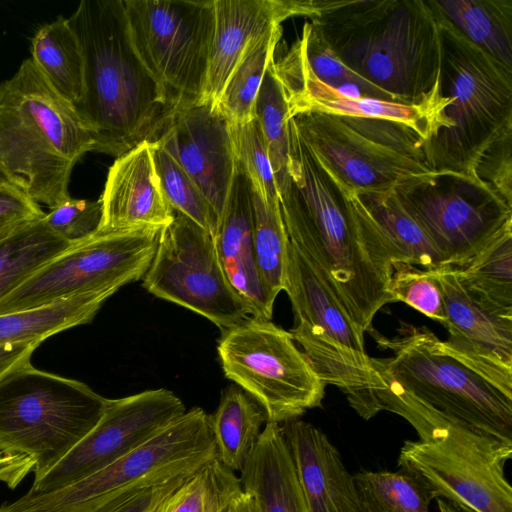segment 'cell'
<instances>
[{"label":"cell","mask_w":512,"mask_h":512,"mask_svg":"<svg viewBox=\"0 0 512 512\" xmlns=\"http://www.w3.org/2000/svg\"><path fill=\"white\" fill-rule=\"evenodd\" d=\"M288 239L319 273L355 325L372 329L376 313L394 302L392 261L354 194L335 184L289 122L287 178L278 192Z\"/></svg>","instance_id":"cell-1"},{"label":"cell","mask_w":512,"mask_h":512,"mask_svg":"<svg viewBox=\"0 0 512 512\" xmlns=\"http://www.w3.org/2000/svg\"><path fill=\"white\" fill-rule=\"evenodd\" d=\"M370 331L390 355L371 357L370 382L346 395L362 418L381 411L397 414L419 440L463 425L512 444V390L458 360L427 327L403 324L392 338Z\"/></svg>","instance_id":"cell-2"},{"label":"cell","mask_w":512,"mask_h":512,"mask_svg":"<svg viewBox=\"0 0 512 512\" xmlns=\"http://www.w3.org/2000/svg\"><path fill=\"white\" fill-rule=\"evenodd\" d=\"M309 18L357 75L395 102L437 115L442 37L434 0H327Z\"/></svg>","instance_id":"cell-3"},{"label":"cell","mask_w":512,"mask_h":512,"mask_svg":"<svg viewBox=\"0 0 512 512\" xmlns=\"http://www.w3.org/2000/svg\"><path fill=\"white\" fill-rule=\"evenodd\" d=\"M67 19L84 67L74 107L95 151L117 158L158 141L175 109L134 48L123 0H82Z\"/></svg>","instance_id":"cell-4"},{"label":"cell","mask_w":512,"mask_h":512,"mask_svg":"<svg viewBox=\"0 0 512 512\" xmlns=\"http://www.w3.org/2000/svg\"><path fill=\"white\" fill-rule=\"evenodd\" d=\"M95 140L75 107L31 58L0 84V173L33 201L55 207L70 195L76 162Z\"/></svg>","instance_id":"cell-5"},{"label":"cell","mask_w":512,"mask_h":512,"mask_svg":"<svg viewBox=\"0 0 512 512\" xmlns=\"http://www.w3.org/2000/svg\"><path fill=\"white\" fill-rule=\"evenodd\" d=\"M439 19L442 108L425 151L434 172L475 178L481 155L512 130V68L471 42L440 12Z\"/></svg>","instance_id":"cell-6"},{"label":"cell","mask_w":512,"mask_h":512,"mask_svg":"<svg viewBox=\"0 0 512 512\" xmlns=\"http://www.w3.org/2000/svg\"><path fill=\"white\" fill-rule=\"evenodd\" d=\"M289 118L345 194L384 193L436 173L426 155L425 139L402 122L315 110Z\"/></svg>","instance_id":"cell-7"},{"label":"cell","mask_w":512,"mask_h":512,"mask_svg":"<svg viewBox=\"0 0 512 512\" xmlns=\"http://www.w3.org/2000/svg\"><path fill=\"white\" fill-rule=\"evenodd\" d=\"M107 401L80 381L21 365L0 377V443L33 458L38 479L96 426Z\"/></svg>","instance_id":"cell-8"},{"label":"cell","mask_w":512,"mask_h":512,"mask_svg":"<svg viewBox=\"0 0 512 512\" xmlns=\"http://www.w3.org/2000/svg\"><path fill=\"white\" fill-rule=\"evenodd\" d=\"M214 458L210 415L193 407L107 467L55 491L27 492L0 512H92L131 489L190 476Z\"/></svg>","instance_id":"cell-9"},{"label":"cell","mask_w":512,"mask_h":512,"mask_svg":"<svg viewBox=\"0 0 512 512\" xmlns=\"http://www.w3.org/2000/svg\"><path fill=\"white\" fill-rule=\"evenodd\" d=\"M222 332L217 351L225 376L262 406L268 422L281 424L321 406L326 385L289 331L250 316Z\"/></svg>","instance_id":"cell-10"},{"label":"cell","mask_w":512,"mask_h":512,"mask_svg":"<svg viewBox=\"0 0 512 512\" xmlns=\"http://www.w3.org/2000/svg\"><path fill=\"white\" fill-rule=\"evenodd\" d=\"M512 444L463 425H450L425 440L406 441L399 468L416 476L433 498L466 512H512L505 465Z\"/></svg>","instance_id":"cell-11"},{"label":"cell","mask_w":512,"mask_h":512,"mask_svg":"<svg viewBox=\"0 0 512 512\" xmlns=\"http://www.w3.org/2000/svg\"><path fill=\"white\" fill-rule=\"evenodd\" d=\"M134 48L174 109L200 103L214 33V0H123Z\"/></svg>","instance_id":"cell-12"},{"label":"cell","mask_w":512,"mask_h":512,"mask_svg":"<svg viewBox=\"0 0 512 512\" xmlns=\"http://www.w3.org/2000/svg\"><path fill=\"white\" fill-rule=\"evenodd\" d=\"M159 229L95 233L72 244L0 300V315L84 294L111 297L142 279L156 251Z\"/></svg>","instance_id":"cell-13"},{"label":"cell","mask_w":512,"mask_h":512,"mask_svg":"<svg viewBox=\"0 0 512 512\" xmlns=\"http://www.w3.org/2000/svg\"><path fill=\"white\" fill-rule=\"evenodd\" d=\"M283 290L294 313V326L289 332L320 380L345 395L366 387L372 371L364 333L290 241Z\"/></svg>","instance_id":"cell-14"},{"label":"cell","mask_w":512,"mask_h":512,"mask_svg":"<svg viewBox=\"0 0 512 512\" xmlns=\"http://www.w3.org/2000/svg\"><path fill=\"white\" fill-rule=\"evenodd\" d=\"M142 279L149 293L207 318L222 331L251 316L223 270L212 234L179 212L161 230Z\"/></svg>","instance_id":"cell-15"},{"label":"cell","mask_w":512,"mask_h":512,"mask_svg":"<svg viewBox=\"0 0 512 512\" xmlns=\"http://www.w3.org/2000/svg\"><path fill=\"white\" fill-rule=\"evenodd\" d=\"M394 190L445 266H464L512 224V205L473 177L435 173Z\"/></svg>","instance_id":"cell-16"},{"label":"cell","mask_w":512,"mask_h":512,"mask_svg":"<svg viewBox=\"0 0 512 512\" xmlns=\"http://www.w3.org/2000/svg\"><path fill=\"white\" fill-rule=\"evenodd\" d=\"M186 412L182 400L160 388L108 399L96 426L53 468L34 482L30 494L61 489L107 467Z\"/></svg>","instance_id":"cell-17"},{"label":"cell","mask_w":512,"mask_h":512,"mask_svg":"<svg viewBox=\"0 0 512 512\" xmlns=\"http://www.w3.org/2000/svg\"><path fill=\"white\" fill-rule=\"evenodd\" d=\"M158 142L194 180L219 224L236 170L229 121L208 102L183 107Z\"/></svg>","instance_id":"cell-18"},{"label":"cell","mask_w":512,"mask_h":512,"mask_svg":"<svg viewBox=\"0 0 512 512\" xmlns=\"http://www.w3.org/2000/svg\"><path fill=\"white\" fill-rule=\"evenodd\" d=\"M441 286L446 349L501 387L512 390V318L482 308L461 284L456 269H434Z\"/></svg>","instance_id":"cell-19"},{"label":"cell","mask_w":512,"mask_h":512,"mask_svg":"<svg viewBox=\"0 0 512 512\" xmlns=\"http://www.w3.org/2000/svg\"><path fill=\"white\" fill-rule=\"evenodd\" d=\"M319 0H214V33L200 103L218 100L249 47L292 16L311 17Z\"/></svg>","instance_id":"cell-20"},{"label":"cell","mask_w":512,"mask_h":512,"mask_svg":"<svg viewBox=\"0 0 512 512\" xmlns=\"http://www.w3.org/2000/svg\"><path fill=\"white\" fill-rule=\"evenodd\" d=\"M99 200L102 215L97 234L162 230L175 217L160 186L150 142L116 158Z\"/></svg>","instance_id":"cell-21"},{"label":"cell","mask_w":512,"mask_h":512,"mask_svg":"<svg viewBox=\"0 0 512 512\" xmlns=\"http://www.w3.org/2000/svg\"><path fill=\"white\" fill-rule=\"evenodd\" d=\"M280 427L310 512H366L353 475L320 429L298 418Z\"/></svg>","instance_id":"cell-22"},{"label":"cell","mask_w":512,"mask_h":512,"mask_svg":"<svg viewBox=\"0 0 512 512\" xmlns=\"http://www.w3.org/2000/svg\"><path fill=\"white\" fill-rule=\"evenodd\" d=\"M274 69L286 93L289 117L299 111L381 118L402 122L426 140L436 112L425 105H408L341 93L318 79L288 50Z\"/></svg>","instance_id":"cell-23"},{"label":"cell","mask_w":512,"mask_h":512,"mask_svg":"<svg viewBox=\"0 0 512 512\" xmlns=\"http://www.w3.org/2000/svg\"><path fill=\"white\" fill-rule=\"evenodd\" d=\"M213 238L223 270L251 316L270 320L274 303L261 282L254 254L253 189L249 178L237 165Z\"/></svg>","instance_id":"cell-24"},{"label":"cell","mask_w":512,"mask_h":512,"mask_svg":"<svg viewBox=\"0 0 512 512\" xmlns=\"http://www.w3.org/2000/svg\"><path fill=\"white\" fill-rule=\"evenodd\" d=\"M240 472L241 487L260 512H310L280 424H265Z\"/></svg>","instance_id":"cell-25"},{"label":"cell","mask_w":512,"mask_h":512,"mask_svg":"<svg viewBox=\"0 0 512 512\" xmlns=\"http://www.w3.org/2000/svg\"><path fill=\"white\" fill-rule=\"evenodd\" d=\"M356 203L394 263L433 270L444 261L433 242L400 201L395 190L357 195Z\"/></svg>","instance_id":"cell-26"},{"label":"cell","mask_w":512,"mask_h":512,"mask_svg":"<svg viewBox=\"0 0 512 512\" xmlns=\"http://www.w3.org/2000/svg\"><path fill=\"white\" fill-rule=\"evenodd\" d=\"M216 458L228 469L241 471L261 433L267 416L262 406L237 385L222 392L210 415Z\"/></svg>","instance_id":"cell-27"},{"label":"cell","mask_w":512,"mask_h":512,"mask_svg":"<svg viewBox=\"0 0 512 512\" xmlns=\"http://www.w3.org/2000/svg\"><path fill=\"white\" fill-rule=\"evenodd\" d=\"M455 269L465 290L482 308L512 318V224Z\"/></svg>","instance_id":"cell-28"},{"label":"cell","mask_w":512,"mask_h":512,"mask_svg":"<svg viewBox=\"0 0 512 512\" xmlns=\"http://www.w3.org/2000/svg\"><path fill=\"white\" fill-rule=\"evenodd\" d=\"M31 59L53 90L75 105L83 92V56L63 16L39 27L31 39Z\"/></svg>","instance_id":"cell-29"},{"label":"cell","mask_w":512,"mask_h":512,"mask_svg":"<svg viewBox=\"0 0 512 512\" xmlns=\"http://www.w3.org/2000/svg\"><path fill=\"white\" fill-rule=\"evenodd\" d=\"M109 297L78 295L55 303L0 315V346L40 344L66 329L90 323Z\"/></svg>","instance_id":"cell-30"},{"label":"cell","mask_w":512,"mask_h":512,"mask_svg":"<svg viewBox=\"0 0 512 512\" xmlns=\"http://www.w3.org/2000/svg\"><path fill=\"white\" fill-rule=\"evenodd\" d=\"M471 42L512 68V0H434Z\"/></svg>","instance_id":"cell-31"},{"label":"cell","mask_w":512,"mask_h":512,"mask_svg":"<svg viewBox=\"0 0 512 512\" xmlns=\"http://www.w3.org/2000/svg\"><path fill=\"white\" fill-rule=\"evenodd\" d=\"M72 244L42 220L0 242V300Z\"/></svg>","instance_id":"cell-32"},{"label":"cell","mask_w":512,"mask_h":512,"mask_svg":"<svg viewBox=\"0 0 512 512\" xmlns=\"http://www.w3.org/2000/svg\"><path fill=\"white\" fill-rule=\"evenodd\" d=\"M281 34L282 27L278 26L253 43L230 76L217 103L230 124H245L256 118V98Z\"/></svg>","instance_id":"cell-33"},{"label":"cell","mask_w":512,"mask_h":512,"mask_svg":"<svg viewBox=\"0 0 512 512\" xmlns=\"http://www.w3.org/2000/svg\"><path fill=\"white\" fill-rule=\"evenodd\" d=\"M253 244L261 282L269 299L274 303L284 289L289 239L280 201L271 202L254 189Z\"/></svg>","instance_id":"cell-34"},{"label":"cell","mask_w":512,"mask_h":512,"mask_svg":"<svg viewBox=\"0 0 512 512\" xmlns=\"http://www.w3.org/2000/svg\"><path fill=\"white\" fill-rule=\"evenodd\" d=\"M353 477L366 512H429L433 496L407 471H365Z\"/></svg>","instance_id":"cell-35"},{"label":"cell","mask_w":512,"mask_h":512,"mask_svg":"<svg viewBox=\"0 0 512 512\" xmlns=\"http://www.w3.org/2000/svg\"><path fill=\"white\" fill-rule=\"evenodd\" d=\"M255 116L266 143L279 192L288 173L289 107L285 90L274 69V60L267 68L260 86L255 103Z\"/></svg>","instance_id":"cell-36"},{"label":"cell","mask_w":512,"mask_h":512,"mask_svg":"<svg viewBox=\"0 0 512 512\" xmlns=\"http://www.w3.org/2000/svg\"><path fill=\"white\" fill-rule=\"evenodd\" d=\"M289 51L316 79L332 88L343 91L350 87H357L362 97L395 102L388 94L352 71L337 56L317 25L311 20L305 22L301 37Z\"/></svg>","instance_id":"cell-37"},{"label":"cell","mask_w":512,"mask_h":512,"mask_svg":"<svg viewBox=\"0 0 512 512\" xmlns=\"http://www.w3.org/2000/svg\"><path fill=\"white\" fill-rule=\"evenodd\" d=\"M151 151L160 186L169 205L214 237L217 220L194 180L158 141L151 143Z\"/></svg>","instance_id":"cell-38"},{"label":"cell","mask_w":512,"mask_h":512,"mask_svg":"<svg viewBox=\"0 0 512 512\" xmlns=\"http://www.w3.org/2000/svg\"><path fill=\"white\" fill-rule=\"evenodd\" d=\"M236 165L247 175L252 188L262 197L279 202V194L266 143L255 118L245 124H230Z\"/></svg>","instance_id":"cell-39"},{"label":"cell","mask_w":512,"mask_h":512,"mask_svg":"<svg viewBox=\"0 0 512 512\" xmlns=\"http://www.w3.org/2000/svg\"><path fill=\"white\" fill-rule=\"evenodd\" d=\"M388 291L394 302H404L425 316L444 323L443 294L434 269L426 270L410 264L394 263Z\"/></svg>","instance_id":"cell-40"},{"label":"cell","mask_w":512,"mask_h":512,"mask_svg":"<svg viewBox=\"0 0 512 512\" xmlns=\"http://www.w3.org/2000/svg\"><path fill=\"white\" fill-rule=\"evenodd\" d=\"M101 215L100 200L74 199L69 196L51 208L43 221L57 236L74 244L97 232Z\"/></svg>","instance_id":"cell-41"},{"label":"cell","mask_w":512,"mask_h":512,"mask_svg":"<svg viewBox=\"0 0 512 512\" xmlns=\"http://www.w3.org/2000/svg\"><path fill=\"white\" fill-rule=\"evenodd\" d=\"M224 467L214 458L190 475L154 512H209Z\"/></svg>","instance_id":"cell-42"},{"label":"cell","mask_w":512,"mask_h":512,"mask_svg":"<svg viewBox=\"0 0 512 512\" xmlns=\"http://www.w3.org/2000/svg\"><path fill=\"white\" fill-rule=\"evenodd\" d=\"M474 177L512 205V130L481 155L474 168Z\"/></svg>","instance_id":"cell-43"},{"label":"cell","mask_w":512,"mask_h":512,"mask_svg":"<svg viewBox=\"0 0 512 512\" xmlns=\"http://www.w3.org/2000/svg\"><path fill=\"white\" fill-rule=\"evenodd\" d=\"M45 214L24 191L0 176V242L42 220Z\"/></svg>","instance_id":"cell-44"},{"label":"cell","mask_w":512,"mask_h":512,"mask_svg":"<svg viewBox=\"0 0 512 512\" xmlns=\"http://www.w3.org/2000/svg\"><path fill=\"white\" fill-rule=\"evenodd\" d=\"M189 476L126 491L92 512H154Z\"/></svg>","instance_id":"cell-45"},{"label":"cell","mask_w":512,"mask_h":512,"mask_svg":"<svg viewBox=\"0 0 512 512\" xmlns=\"http://www.w3.org/2000/svg\"><path fill=\"white\" fill-rule=\"evenodd\" d=\"M35 460L0 443V482L16 488L33 471Z\"/></svg>","instance_id":"cell-46"},{"label":"cell","mask_w":512,"mask_h":512,"mask_svg":"<svg viewBox=\"0 0 512 512\" xmlns=\"http://www.w3.org/2000/svg\"><path fill=\"white\" fill-rule=\"evenodd\" d=\"M38 343L0 346V377L21 365L31 363V356Z\"/></svg>","instance_id":"cell-47"},{"label":"cell","mask_w":512,"mask_h":512,"mask_svg":"<svg viewBox=\"0 0 512 512\" xmlns=\"http://www.w3.org/2000/svg\"><path fill=\"white\" fill-rule=\"evenodd\" d=\"M240 481L234 473L224 474L219 482L209 512H225L226 505L235 490L240 488Z\"/></svg>","instance_id":"cell-48"},{"label":"cell","mask_w":512,"mask_h":512,"mask_svg":"<svg viewBox=\"0 0 512 512\" xmlns=\"http://www.w3.org/2000/svg\"><path fill=\"white\" fill-rule=\"evenodd\" d=\"M225 512H260V510L255 499L240 487L231 495Z\"/></svg>","instance_id":"cell-49"},{"label":"cell","mask_w":512,"mask_h":512,"mask_svg":"<svg viewBox=\"0 0 512 512\" xmlns=\"http://www.w3.org/2000/svg\"><path fill=\"white\" fill-rule=\"evenodd\" d=\"M436 500L440 512H466L444 499L436 498Z\"/></svg>","instance_id":"cell-50"}]
</instances>
